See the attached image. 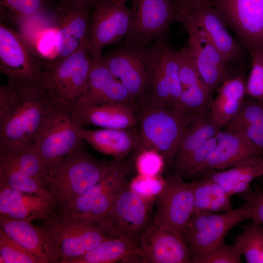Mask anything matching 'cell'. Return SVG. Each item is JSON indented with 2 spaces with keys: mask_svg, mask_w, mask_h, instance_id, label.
I'll return each mask as SVG.
<instances>
[{
  "mask_svg": "<svg viewBox=\"0 0 263 263\" xmlns=\"http://www.w3.org/2000/svg\"><path fill=\"white\" fill-rule=\"evenodd\" d=\"M54 107L39 81L1 85L0 145L33 144L43 118Z\"/></svg>",
  "mask_w": 263,
  "mask_h": 263,
  "instance_id": "obj_1",
  "label": "cell"
},
{
  "mask_svg": "<svg viewBox=\"0 0 263 263\" xmlns=\"http://www.w3.org/2000/svg\"><path fill=\"white\" fill-rule=\"evenodd\" d=\"M83 143L71 153L46 167L47 188L53 211L65 212L70 209L114 162V160L109 162L95 158L87 151Z\"/></svg>",
  "mask_w": 263,
  "mask_h": 263,
  "instance_id": "obj_2",
  "label": "cell"
},
{
  "mask_svg": "<svg viewBox=\"0 0 263 263\" xmlns=\"http://www.w3.org/2000/svg\"><path fill=\"white\" fill-rule=\"evenodd\" d=\"M44 221L50 263H68L111 238L99 225L65 212L53 211Z\"/></svg>",
  "mask_w": 263,
  "mask_h": 263,
  "instance_id": "obj_3",
  "label": "cell"
},
{
  "mask_svg": "<svg viewBox=\"0 0 263 263\" xmlns=\"http://www.w3.org/2000/svg\"><path fill=\"white\" fill-rule=\"evenodd\" d=\"M137 113L139 141L129 156L134 162L141 151L153 150L163 157L166 164H171L187 125L196 118L175 108L158 106L147 101L138 108Z\"/></svg>",
  "mask_w": 263,
  "mask_h": 263,
  "instance_id": "obj_4",
  "label": "cell"
},
{
  "mask_svg": "<svg viewBox=\"0 0 263 263\" xmlns=\"http://www.w3.org/2000/svg\"><path fill=\"white\" fill-rule=\"evenodd\" d=\"M91 62L86 44L42 71L39 82L55 107L74 109L87 91Z\"/></svg>",
  "mask_w": 263,
  "mask_h": 263,
  "instance_id": "obj_5",
  "label": "cell"
},
{
  "mask_svg": "<svg viewBox=\"0 0 263 263\" xmlns=\"http://www.w3.org/2000/svg\"><path fill=\"white\" fill-rule=\"evenodd\" d=\"M156 45L125 41L119 47L102 56L114 77L123 85L138 108L147 100L155 63Z\"/></svg>",
  "mask_w": 263,
  "mask_h": 263,
  "instance_id": "obj_6",
  "label": "cell"
},
{
  "mask_svg": "<svg viewBox=\"0 0 263 263\" xmlns=\"http://www.w3.org/2000/svg\"><path fill=\"white\" fill-rule=\"evenodd\" d=\"M256 216L252 205L247 201L238 207L226 212L193 213L182 234L191 251V263H198L204 256L224 240L232 228Z\"/></svg>",
  "mask_w": 263,
  "mask_h": 263,
  "instance_id": "obj_7",
  "label": "cell"
},
{
  "mask_svg": "<svg viewBox=\"0 0 263 263\" xmlns=\"http://www.w3.org/2000/svg\"><path fill=\"white\" fill-rule=\"evenodd\" d=\"M177 21L194 24L204 32L230 66L244 68L247 52L230 34L211 0H193L178 8Z\"/></svg>",
  "mask_w": 263,
  "mask_h": 263,
  "instance_id": "obj_8",
  "label": "cell"
},
{
  "mask_svg": "<svg viewBox=\"0 0 263 263\" xmlns=\"http://www.w3.org/2000/svg\"><path fill=\"white\" fill-rule=\"evenodd\" d=\"M130 18L125 41L143 45L168 43L172 24L177 21L173 0H130Z\"/></svg>",
  "mask_w": 263,
  "mask_h": 263,
  "instance_id": "obj_9",
  "label": "cell"
},
{
  "mask_svg": "<svg viewBox=\"0 0 263 263\" xmlns=\"http://www.w3.org/2000/svg\"><path fill=\"white\" fill-rule=\"evenodd\" d=\"M81 128L68 110L55 107L46 115L33 142L46 168L71 153L84 143L78 133Z\"/></svg>",
  "mask_w": 263,
  "mask_h": 263,
  "instance_id": "obj_10",
  "label": "cell"
},
{
  "mask_svg": "<svg viewBox=\"0 0 263 263\" xmlns=\"http://www.w3.org/2000/svg\"><path fill=\"white\" fill-rule=\"evenodd\" d=\"M154 202L140 196L127 184L99 225L111 238L121 237L136 243L150 223V208Z\"/></svg>",
  "mask_w": 263,
  "mask_h": 263,
  "instance_id": "obj_11",
  "label": "cell"
},
{
  "mask_svg": "<svg viewBox=\"0 0 263 263\" xmlns=\"http://www.w3.org/2000/svg\"><path fill=\"white\" fill-rule=\"evenodd\" d=\"M250 56L263 51V0H211Z\"/></svg>",
  "mask_w": 263,
  "mask_h": 263,
  "instance_id": "obj_12",
  "label": "cell"
},
{
  "mask_svg": "<svg viewBox=\"0 0 263 263\" xmlns=\"http://www.w3.org/2000/svg\"><path fill=\"white\" fill-rule=\"evenodd\" d=\"M94 7L77 5L71 0H58L54 6L56 45L50 66L67 57L87 43Z\"/></svg>",
  "mask_w": 263,
  "mask_h": 263,
  "instance_id": "obj_13",
  "label": "cell"
},
{
  "mask_svg": "<svg viewBox=\"0 0 263 263\" xmlns=\"http://www.w3.org/2000/svg\"><path fill=\"white\" fill-rule=\"evenodd\" d=\"M155 202L156 212L153 223L182 236L194 212L192 183L184 182L176 174L169 176Z\"/></svg>",
  "mask_w": 263,
  "mask_h": 263,
  "instance_id": "obj_14",
  "label": "cell"
},
{
  "mask_svg": "<svg viewBox=\"0 0 263 263\" xmlns=\"http://www.w3.org/2000/svg\"><path fill=\"white\" fill-rule=\"evenodd\" d=\"M130 11L125 4L114 0H99L91 17L87 45L92 57L102 56L106 46L126 37L128 31Z\"/></svg>",
  "mask_w": 263,
  "mask_h": 263,
  "instance_id": "obj_15",
  "label": "cell"
},
{
  "mask_svg": "<svg viewBox=\"0 0 263 263\" xmlns=\"http://www.w3.org/2000/svg\"><path fill=\"white\" fill-rule=\"evenodd\" d=\"M40 65L24 38L0 22V73L10 81H39Z\"/></svg>",
  "mask_w": 263,
  "mask_h": 263,
  "instance_id": "obj_16",
  "label": "cell"
},
{
  "mask_svg": "<svg viewBox=\"0 0 263 263\" xmlns=\"http://www.w3.org/2000/svg\"><path fill=\"white\" fill-rule=\"evenodd\" d=\"M182 24L188 35L186 45L188 51L201 76L213 94L225 81L238 73H233L204 31L191 23Z\"/></svg>",
  "mask_w": 263,
  "mask_h": 263,
  "instance_id": "obj_17",
  "label": "cell"
},
{
  "mask_svg": "<svg viewBox=\"0 0 263 263\" xmlns=\"http://www.w3.org/2000/svg\"><path fill=\"white\" fill-rule=\"evenodd\" d=\"M181 92L178 51L168 43L156 44L154 66L146 101L158 106L175 108Z\"/></svg>",
  "mask_w": 263,
  "mask_h": 263,
  "instance_id": "obj_18",
  "label": "cell"
},
{
  "mask_svg": "<svg viewBox=\"0 0 263 263\" xmlns=\"http://www.w3.org/2000/svg\"><path fill=\"white\" fill-rule=\"evenodd\" d=\"M216 138L214 149L200 166L197 175L233 167L263 152L232 122L220 129Z\"/></svg>",
  "mask_w": 263,
  "mask_h": 263,
  "instance_id": "obj_19",
  "label": "cell"
},
{
  "mask_svg": "<svg viewBox=\"0 0 263 263\" xmlns=\"http://www.w3.org/2000/svg\"><path fill=\"white\" fill-rule=\"evenodd\" d=\"M136 244L141 263H191V251L181 235L150 223Z\"/></svg>",
  "mask_w": 263,
  "mask_h": 263,
  "instance_id": "obj_20",
  "label": "cell"
},
{
  "mask_svg": "<svg viewBox=\"0 0 263 263\" xmlns=\"http://www.w3.org/2000/svg\"><path fill=\"white\" fill-rule=\"evenodd\" d=\"M178 53L182 92L175 108L196 118L209 112L213 94L199 73L187 46Z\"/></svg>",
  "mask_w": 263,
  "mask_h": 263,
  "instance_id": "obj_21",
  "label": "cell"
},
{
  "mask_svg": "<svg viewBox=\"0 0 263 263\" xmlns=\"http://www.w3.org/2000/svg\"><path fill=\"white\" fill-rule=\"evenodd\" d=\"M102 56L92 57L87 91L75 107L118 103L130 105L137 111L135 101L123 85L112 74L103 61Z\"/></svg>",
  "mask_w": 263,
  "mask_h": 263,
  "instance_id": "obj_22",
  "label": "cell"
},
{
  "mask_svg": "<svg viewBox=\"0 0 263 263\" xmlns=\"http://www.w3.org/2000/svg\"><path fill=\"white\" fill-rule=\"evenodd\" d=\"M71 113L81 127L91 125L104 129H122L138 125L136 109L122 103L77 106Z\"/></svg>",
  "mask_w": 263,
  "mask_h": 263,
  "instance_id": "obj_23",
  "label": "cell"
},
{
  "mask_svg": "<svg viewBox=\"0 0 263 263\" xmlns=\"http://www.w3.org/2000/svg\"><path fill=\"white\" fill-rule=\"evenodd\" d=\"M81 139L99 152L110 155L114 160L127 158L136 148L139 141L138 127L122 129L78 130Z\"/></svg>",
  "mask_w": 263,
  "mask_h": 263,
  "instance_id": "obj_24",
  "label": "cell"
},
{
  "mask_svg": "<svg viewBox=\"0 0 263 263\" xmlns=\"http://www.w3.org/2000/svg\"><path fill=\"white\" fill-rule=\"evenodd\" d=\"M53 211L50 198L8 188H0V215L31 222L44 220Z\"/></svg>",
  "mask_w": 263,
  "mask_h": 263,
  "instance_id": "obj_25",
  "label": "cell"
},
{
  "mask_svg": "<svg viewBox=\"0 0 263 263\" xmlns=\"http://www.w3.org/2000/svg\"><path fill=\"white\" fill-rule=\"evenodd\" d=\"M243 69L234 76L225 81L217 89L209 114L212 122L220 129L226 126L241 108L246 95Z\"/></svg>",
  "mask_w": 263,
  "mask_h": 263,
  "instance_id": "obj_26",
  "label": "cell"
},
{
  "mask_svg": "<svg viewBox=\"0 0 263 263\" xmlns=\"http://www.w3.org/2000/svg\"><path fill=\"white\" fill-rule=\"evenodd\" d=\"M201 174L216 182L230 196L243 193L250 188L253 180L263 175V157L257 156L225 169Z\"/></svg>",
  "mask_w": 263,
  "mask_h": 263,
  "instance_id": "obj_27",
  "label": "cell"
},
{
  "mask_svg": "<svg viewBox=\"0 0 263 263\" xmlns=\"http://www.w3.org/2000/svg\"><path fill=\"white\" fill-rule=\"evenodd\" d=\"M141 263L136 243L121 237L109 238L68 263Z\"/></svg>",
  "mask_w": 263,
  "mask_h": 263,
  "instance_id": "obj_28",
  "label": "cell"
},
{
  "mask_svg": "<svg viewBox=\"0 0 263 263\" xmlns=\"http://www.w3.org/2000/svg\"><path fill=\"white\" fill-rule=\"evenodd\" d=\"M0 164L15 168L35 178L47 188L46 168L33 144L0 145Z\"/></svg>",
  "mask_w": 263,
  "mask_h": 263,
  "instance_id": "obj_29",
  "label": "cell"
},
{
  "mask_svg": "<svg viewBox=\"0 0 263 263\" xmlns=\"http://www.w3.org/2000/svg\"><path fill=\"white\" fill-rule=\"evenodd\" d=\"M0 225L8 236L40 259L43 263H50L41 226L35 225L31 222L2 215H0Z\"/></svg>",
  "mask_w": 263,
  "mask_h": 263,
  "instance_id": "obj_30",
  "label": "cell"
},
{
  "mask_svg": "<svg viewBox=\"0 0 263 263\" xmlns=\"http://www.w3.org/2000/svg\"><path fill=\"white\" fill-rule=\"evenodd\" d=\"M191 183L194 195L193 213H220L232 209L231 196L212 179L203 176Z\"/></svg>",
  "mask_w": 263,
  "mask_h": 263,
  "instance_id": "obj_31",
  "label": "cell"
},
{
  "mask_svg": "<svg viewBox=\"0 0 263 263\" xmlns=\"http://www.w3.org/2000/svg\"><path fill=\"white\" fill-rule=\"evenodd\" d=\"M220 130L211 120L209 112L189 123L172 163L175 171L183 164L194 151L207 140L215 136Z\"/></svg>",
  "mask_w": 263,
  "mask_h": 263,
  "instance_id": "obj_32",
  "label": "cell"
},
{
  "mask_svg": "<svg viewBox=\"0 0 263 263\" xmlns=\"http://www.w3.org/2000/svg\"><path fill=\"white\" fill-rule=\"evenodd\" d=\"M230 122L238 126L263 151V101L252 98L244 100L241 108Z\"/></svg>",
  "mask_w": 263,
  "mask_h": 263,
  "instance_id": "obj_33",
  "label": "cell"
},
{
  "mask_svg": "<svg viewBox=\"0 0 263 263\" xmlns=\"http://www.w3.org/2000/svg\"><path fill=\"white\" fill-rule=\"evenodd\" d=\"M233 245L246 263H263V227L256 216L242 227Z\"/></svg>",
  "mask_w": 263,
  "mask_h": 263,
  "instance_id": "obj_34",
  "label": "cell"
},
{
  "mask_svg": "<svg viewBox=\"0 0 263 263\" xmlns=\"http://www.w3.org/2000/svg\"><path fill=\"white\" fill-rule=\"evenodd\" d=\"M2 188L51 198L48 190L39 181L15 168L0 164V188Z\"/></svg>",
  "mask_w": 263,
  "mask_h": 263,
  "instance_id": "obj_35",
  "label": "cell"
},
{
  "mask_svg": "<svg viewBox=\"0 0 263 263\" xmlns=\"http://www.w3.org/2000/svg\"><path fill=\"white\" fill-rule=\"evenodd\" d=\"M54 0H0L1 14L20 20L38 15L50 8Z\"/></svg>",
  "mask_w": 263,
  "mask_h": 263,
  "instance_id": "obj_36",
  "label": "cell"
},
{
  "mask_svg": "<svg viewBox=\"0 0 263 263\" xmlns=\"http://www.w3.org/2000/svg\"><path fill=\"white\" fill-rule=\"evenodd\" d=\"M0 263H43L42 261L11 239L0 226Z\"/></svg>",
  "mask_w": 263,
  "mask_h": 263,
  "instance_id": "obj_37",
  "label": "cell"
},
{
  "mask_svg": "<svg viewBox=\"0 0 263 263\" xmlns=\"http://www.w3.org/2000/svg\"><path fill=\"white\" fill-rule=\"evenodd\" d=\"M166 179L159 175L147 176L137 174L128 185L129 188L140 196L150 201L155 202L163 190Z\"/></svg>",
  "mask_w": 263,
  "mask_h": 263,
  "instance_id": "obj_38",
  "label": "cell"
},
{
  "mask_svg": "<svg viewBox=\"0 0 263 263\" xmlns=\"http://www.w3.org/2000/svg\"><path fill=\"white\" fill-rule=\"evenodd\" d=\"M250 56L251 69L245 84L246 95L263 101V51H255Z\"/></svg>",
  "mask_w": 263,
  "mask_h": 263,
  "instance_id": "obj_39",
  "label": "cell"
},
{
  "mask_svg": "<svg viewBox=\"0 0 263 263\" xmlns=\"http://www.w3.org/2000/svg\"><path fill=\"white\" fill-rule=\"evenodd\" d=\"M216 144V135L205 142L194 151L183 164L175 171V173L182 177L197 175L198 170Z\"/></svg>",
  "mask_w": 263,
  "mask_h": 263,
  "instance_id": "obj_40",
  "label": "cell"
},
{
  "mask_svg": "<svg viewBox=\"0 0 263 263\" xmlns=\"http://www.w3.org/2000/svg\"><path fill=\"white\" fill-rule=\"evenodd\" d=\"M166 162L163 157L153 150H147L140 152L134 161V168L138 174L147 176L160 175Z\"/></svg>",
  "mask_w": 263,
  "mask_h": 263,
  "instance_id": "obj_41",
  "label": "cell"
},
{
  "mask_svg": "<svg viewBox=\"0 0 263 263\" xmlns=\"http://www.w3.org/2000/svg\"><path fill=\"white\" fill-rule=\"evenodd\" d=\"M241 255L234 245L225 243L224 240L219 243L198 263H240Z\"/></svg>",
  "mask_w": 263,
  "mask_h": 263,
  "instance_id": "obj_42",
  "label": "cell"
},
{
  "mask_svg": "<svg viewBox=\"0 0 263 263\" xmlns=\"http://www.w3.org/2000/svg\"><path fill=\"white\" fill-rule=\"evenodd\" d=\"M242 194L244 200L249 202L252 205L256 216L263 227V189L260 186H256L254 190L249 188Z\"/></svg>",
  "mask_w": 263,
  "mask_h": 263,
  "instance_id": "obj_43",
  "label": "cell"
},
{
  "mask_svg": "<svg viewBox=\"0 0 263 263\" xmlns=\"http://www.w3.org/2000/svg\"><path fill=\"white\" fill-rule=\"evenodd\" d=\"M71 0L77 5L94 7L96 3L99 0Z\"/></svg>",
  "mask_w": 263,
  "mask_h": 263,
  "instance_id": "obj_44",
  "label": "cell"
},
{
  "mask_svg": "<svg viewBox=\"0 0 263 263\" xmlns=\"http://www.w3.org/2000/svg\"><path fill=\"white\" fill-rule=\"evenodd\" d=\"M175 4V6L176 8L181 7L182 6H184L190 2H191L192 0H173Z\"/></svg>",
  "mask_w": 263,
  "mask_h": 263,
  "instance_id": "obj_45",
  "label": "cell"
},
{
  "mask_svg": "<svg viewBox=\"0 0 263 263\" xmlns=\"http://www.w3.org/2000/svg\"><path fill=\"white\" fill-rule=\"evenodd\" d=\"M114 0L118 3L125 4L129 0Z\"/></svg>",
  "mask_w": 263,
  "mask_h": 263,
  "instance_id": "obj_46",
  "label": "cell"
}]
</instances>
